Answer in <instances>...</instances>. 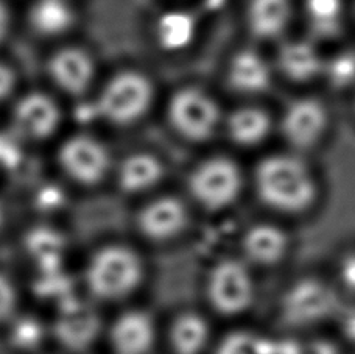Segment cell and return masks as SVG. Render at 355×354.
I'll return each mask as SVG.
<instances>
[{"mask_svg": "<svg viewBox=\"0 0 355 354\" xmlns=\"http://www.w3.org/2000/svg\"><path fill=\"white\" fill-rule=\"evenodd\" d=\"M327 77L331 83L345 87L355 81V53L345 52L340 53L329 61Z\"/></svg>", "mask_w": 355, "mask_h": 354, "instance_id": "4316f807", "label": "cell"}, {"mask_svg": "<svg viewBox=\"0 0 355 354\" xmlns=\"http://www.w3.org/2000/svg\"><path fill=\"white\" fill-rule=\"evenodd\" d=\"M100 331V319L91 306L81 301H66L55 323V336L71 350H85Z\"/></svg>", "mask_w": 355, "mask_h": 354, "instance_id": "9c48e42d", "label": "cell"}, {"mask_svg": "<svg viewBox=\"0 0 355 354\" xmlns=\"http://www.w3.org/2000/svg\"><path fill=\"white\" fill-rule=\"evenodd\" d=\"M15 124L19 133L31 139L52 135L60 124V110L44 94H28L16 105Z\"/></svg>", "mask_w": 355, "mask_h": 354, "instance_id": "7c38bea8", "label": "cell"}, {"mask_svg": "<svg viewBox=\"0 0 355 354\" xmlns=\"http://www.w3.org/2000/svg\"><path fill=\"white\" fill-rule=\"evenodd\" d=\"M341 331L347 340L355 342V307L341 312Z\"/></svg>", "mask_w": 355, "mask_h": 354, "instance_id": "d6a6232c", "label": "cell"}, {"mask_svg": "<svg viewBox=\"0 0 355 354\" xmlns=\"http://www.w3.org/2000/svg\"><path fill=\"white\" fill-rule=\"evenodd\" d=\"M168 117L184 137L206 141L217 128L220 111L217 103L207 94L196 87H186L172 97Z\"/></svg>", "mask_w": 355, "mask_h": 354, "instance_id": "8992f818", "label": "cell"}, {"mask_svg": "<svg viewBox=\"0 0 355 354\" xmlns=\"http://www.w3.org/2000/svg\"><path fill=\"white\" fill-rule=\"evenodd\" d=\"M27 248L36 261L55 267L64 250V240L58 233L50 228H36L27 236Z\"/></svg>", "mask_w": 355, "mask_h": 354, "instance_id": "d4e9b609", "label": "cell"}, {"mask_svg": "<svg viewBox=\"0 0 355 354\" xmlns=\"http://www.w3.org/2000/svg\"><path fill=\"white\" fill-rule=\"evenodd\" d=\"M271 72L266 61L252 50H243L234 56L227 71V80L236 91L261 92L270 85Z\"/></svg>", "mask_w": 355, "mask_h": 354, "instance_id": "2e32d148", "label": "cell"}, {"mask_svg": "<svg viewBox=\"0 0 355 354\" xmlns=\"http://www.w3.org/2000/svg\"><path fill=\"white\" fill-rule=\"evenodd\" d=\"M279 66L290 78L306 81L321 72L322 61L318 50L310 42L291 41L279 52Z\"/></svg>", "mask_w": 355, "mask_h": 354, "instance_id": "d6986e66", "label": "cell"}, {"mask_svg": "<svg viewBox=\"0 0 355 354\" xmlns=\"http://www.w3.org/2000/svg\"><path fill=\"white\" fill-rule=\"evenodd\" d=\"M176 354H200L209 340V326L205 319L193 312L180 315L170 332Z\"/></svg>", "mask_w": 355, "mask_h": 354, "instance_id": "44dd1931", "label": "cell"}, {"mask_svg": "<svg viewBox=\"0 0 355 354\" xmlns=\"http://www.w3.org/2000/svg\"><path fill=\"white\" fill-rule=\"evenodd\" d=\"M75 21V12L69 0H36L30 10V24L42 36L66 33Z\"/></svg>", "mask_w": 355, "mask_h": 354, "instance_id": "e0dca14e", "label": "cell"}, {"mask_svg": "<svg viewBox=\"0 0 355 354\" xmlns=\"http://www.w3.org/2000/svg\"><path fill=\"white\" fill-rule=\"evenodd\" d=\"M189 189L200 205L217 211L230 206L237 199L242 189V178L236 164L215 158L195 170L190 176Z\"/></svg>", "mask_w": 355, "mask_h": 354, "instance_id": "5b68a950", "label": "cell"}, {"mask_svg": "<svg viewBox=\"0 0 355 354\" xmlns=\"http://www.w3.org/2000/svg\"><path fill=\"white\" fill-rule=\"evenodd\" d=\"M60 162L75 181L94 185L103 178L110 167V155L95 139L75 136L61 147Z\"/></svg>", "mask_w": 355, "mask_h": 354, "instance_id": "ba28073f", "label": "cell"}, {"mask_svg": "<svg viewBox=\"0 0 355 354\" xmlns=\"http://www.w3.org/2000/svg\"><path fill=\"white\" fill-rule=\"evenodd\" d=\"M337 309V296L324 283L306 278L295 283L285 292L281 312L293 326L315 325L326 320Z\"/></svg>", "mask_w": 355, "mask_h": 354, "instance_id": "52a82bcc", "label": "cell"}, {"mask_svg": "<svg viewBox=\"0 0 355 354\" xmlns=\"http://www.w3.org/2000/svg\"><path fill=\"white\" fill-rule=\"evenodd\" d=\"M209 301L223 315L245 312L254 301V281L246 265L234 259L214 267L207 283Z\"/></svg>", "mask_w": 355, "mask_h": 354, "instance_id": "277c9868", "label": "cell"}, {"mask_svg": "<svg viewBox=\"0 0 355 354\" xmlns=\"http://www.w3.org/2000/svg\"><path fill=\"white\" fill-rule=\"evenodd\" d=\"M2 220H3V211H2V206H0V225H2Z\"/></svg>", "mask_w": 355, "mask_h": 354, "instance_id": "e575fe53", "label": "cell"}, {"mask_svg": "<svg viewBox=\"0 0 355 354\" xmlns=\"http://www.w3.org/2000/svg\"><path fill=\"white\" fill-rule=\"evenodd\" d=\"M8 27H10L8 10H6V6L0 2V42L5 40L6 33H8Z\"/></svg>", "mask_w": 355, "mask_h": 354, "instance_id": "836d02e7", "label": "cell"}, {"mask_svg": "<svg viewBox=\"0 0 355 354\" xmlns=\"http://www.w3.org/2000/svg\"><path fill=\"white\" fill-rule=\"evenodd\" d=\"M155 342V325L147 314H123L111 330V344L117 354H147Z\"/></svg>", "mask_w": 355, "mask_h": 354, "instance_id": "5bb4252c", "label": "cell"}, {"mask_svg": "<svg viewBox=\"0 0 355 354\" xmlns=\"http://www.w3.org/2000/svg\"><path fill=\"white\" fill-rule=\"evenodd\" d=\"M49 71L55 83L73 96L83 94L94 77L91 56L77 47H67L56 52L49 62Z\"/></svg>", "mask_w": 355, "mask_h": 354, "instance_id": "4fadbf2b", "label": "cell"}, {"mask_svg": "<svg viewBox=\"0 0 355 354\" xmlns=\"http://www.w3.org/2000/svg\"><path fill=\"white\" fill-rule=\"evenodd\" d=\"M151 99L153 90L147 77L137 72H122L101 92L97 112L112 124L126 125L147 112Z\"/></svg>", "mask_w": 355, "mask_h": 354, "instance_id": "3957f363", "label": "cell"}, {"mask_svg": "<svg viewBox=\"0 0 355 354\" xmlns=\"http://www.w3.org/2000/svg\"><path fill=\"white\" fill-rule=\"evenodd\" d=\"M341 0H307V12L318 35L331 36L340 27Z\"/></svg>", "mask_w": 355, "mask_h": 354, "instance_id": "484cf974", "label": "cell"}, {"mask_svg": "<svg viewBox=\"0 0 355 354\" xmlns=\"http://www.w3.org/2000/svg\"><path fill=\"white\" fill-rule=\"evenodd\" d=\"M338 276L343 287L355 294V253H349L341 259L338 267Z\"/></svg>", "mask_w": 355, "mask_h": 354, "instance_id": "f546056e", "label": "cell"}, {"mask_svg": "<svg viewBox=\"0 0 355 354\" xmlns=\"http://www.w3.org/2000/svg\"><path fill=\"white\" fill-rule=\"evenodd\" d=\"M17 147L10 139L0 137V167L15 166L17 161Z\"/></svg>", "mask_w": 355, "mask_h": 354, "instance_id": "4dcf8cb0", "label": "cell"}, {"mask_svg": "<svg viewBox=\"0 0 355 354\" xmlns=\"http://www.w3.org/2000/svg\"><path fill=\"white\" fill-rule=\"evenodd\" d=\"M17 294L12 283L0 273V321L8 320L16 311Z\"/></svg>", "mask_w": 355, "mask_h": 354, "instance_id": "83f0119b", "label": "cell"}, {"mask_svg": "<svg viewBox=\"0 0 355 354\" xmlns=\"http://www.w3.org/2000/svg\"><path fill=\"white\" fill-rule=\"evenodd\" d=\"M290 19L288 0H251L248 24L257 37L270 40L281 35Z\"/></svg>", "mask_w": 355, "mask_h": 354, "instance_id": "ac0fdd59", "label": "cell"}, {"mask_svg": "<svg viewBox=\"0 0 355 354\" xmlns=\"http://www.w3.org/2000/svg\"><path fill=\"white\" fill-rule=\"evenodd\" d=\"M217 354H279V342L252 332H232L220 344Z\"/></svg>", "mask_w": 355, "mask_h": 354, "instance_id": "cb8c5ba5", "label": "cell"}, {"mask_svg": "<svg viewBox=\"0 0 355 354\" xmlns=\"http://www.w3.org/2000/svg\"><path fill=\"white\" fill-rule=\"evenodd\" d=\"M15 74H12L8 66H5L3 62H0V100H3L10 96L15 90Z\"/></svg>", "mask_w": 355, "mask_h": 354, "instance_id": "1f68e13d", "label": "cell"}, {"mask_svg": "<svg viewBox=\"0 0 355 354\" xmlns=\"http://www.w3.org/2000/svg\"><path fill=\"white\" fill-rule=\"evenodd\" d=\"M156 35L164 49H182L192 41L195 35V22L192 16L184 11L167 12L157 22Z\"/></svg>", "mask_w": 355, "mask_h": 354, "instance_id": "603a6c76", "label": "cell"}, {"mask_svg": "<svg viewBox=\"0 0 355 354\" xmlns=\"http://www.w3.org/2000/svg\"><path fill=\"white\" fill-rule=\"evenodd\" d=\"M327 116L322 105L312 99L297 100L284 116V133L296 147H309L326 128Z\"/></svg>", "mask_w": 355, "mask_h": 354, "instance_id": "30bf717a", "label": "cell"}, {"mask_svg": "<svg viewBox=\"0 0 355 354\" xmlns=\"http://www.w3.org/2000/svg\"><path fill=\"white\" fill-rule=\"evenodd\" d=\"M227 130L237 144L254 145L268 135L270 119L263 111L256 108L237 110L230 119Z\"/></svg>", "mask_w": 355, "mask_h": 354, "instance_id": "7402d4cb", "label": "cell"}, {"mask_svg": "<svg viewBox=\"0 0 355 354\" xmlns=\"http://www.w3.org/2000/svg\"><path fill=\"white\" fill-rule=\"evenodd\" d=\"M162 164L155 156L139 153L126 158L120 167L119 181L126 192H142L162 178Z\"/></svg>", "mask_w": 355, "mask_h": 354, "instance_id": "ffe728a7", "label": "cell"}, {"mask_svg": "<svg viewBox=\"0 0 355 354\" xmlns=\"http://www.w3.org/2000/svg\"><path fill=\"white\" fill-rule=\"evenodd\" d=\"M187 211L180 200L164 197L150 203L139 216V230L151 240H167L186 228Z\"/></svg>", "mask_w": 355, "mask_h": 354, "instance_id": "8fae6325", "label": "cell"}, {"mask_svg": "<svg viewBox=\"0 0 355 354\" xmlns=\"http://www.w3.org/2000/svg\"><path fill=\"white\" fill-rule=\"evenodd\" d=\"M288 250V237L275 225H256L243 237L245 256L252 264L275 265Z\"/></svg>", "mask_w": 355, "mask_h": 354, "instance_id": "9a60e30c", "label": "cell"}, {"mask_svg": "<svg viewBox=\"0 0 355 354\" xmlns=\"http://www.w3.org/2000/svg\"><path fill=\"white\" fill-rule=\"evenodd\" d=\"M257 191L266 205L282 212H301L313 203L315 181L306 164L293 156L265 160L256 174Z\"/></svg>", "mask_w": 355, "mask_h": 354, "instance_id": "6da1fadb", "label": "cell"}, {"mask_svg": "<svg viewBox=\"0 0 355 354\" xmlns=\"http://www.w3.org/2000/svg\"><path fill=\"white\" fill-rule=\"evenodd\" d=\"M142 280V261L126 246H105L95 253L86 270V283L100 300H120Z\"/></svg>", "mask_w": 355, "mask_h": 354, "instance_id": "7a4b0ae2", "label": "cell"}, {"mask_svg": "<svg viewBox=\"0 0 355 354\" xmlns=\"http://www.w3.org/2000/svg\"><path fill=\"white\" fill-rule=\"evenodd\" d=\"M291 354H340L338 348L326 339L295 340Z\"/></svg>", "mask_w": 355, "mask_h": 354, "instance_id": "f1b7e54d", "label": "cell"}]
</instances>
